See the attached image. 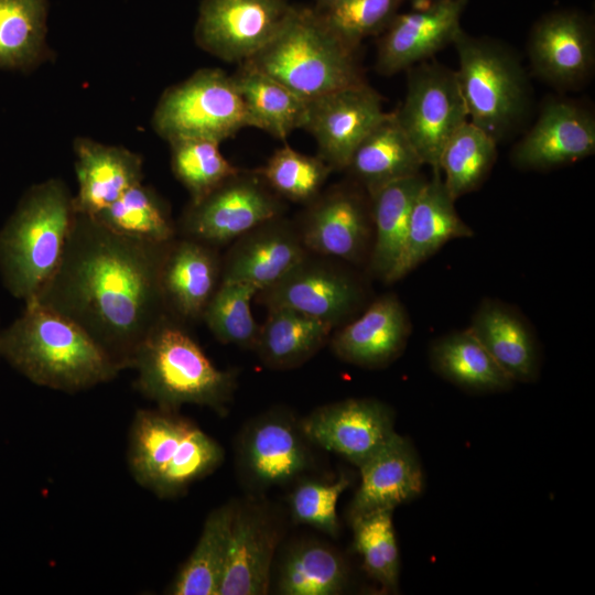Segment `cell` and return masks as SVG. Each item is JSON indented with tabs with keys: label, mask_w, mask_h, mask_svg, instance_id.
<instances>
[{
	"label": "cell",
	"mask_w": 595,
	"mask_h": 595,
	"mask_svg": "<svg viewBox=\"0 0 595 595\" xmlns=\"http://www.w3.org/2000/svg\"><path fill=\"white\" fill-rule=\"evenodd\" d=\"M284 207L259 174L240 171L198 202H190L177 234L218 248L282 216Z\"/></svg>",
	"instance_id": "30bf717a"
},
{
	"label": "cell",
	"mask_w": 595,
	"mask_h": 595,
	"mask_svg": "<svg viewBox=\"0 0 595 595\" xmlns=\"http://www.w3.org/2000/svg\"><path fill=\"white\" fill-rule=\"evenodd\" d=\"M453 45L468 120L498 143L513 133L531 110L527 73L517 54L500 41L461 29Z\"/></svg>",
	"instance_id": "52a82bcc"
},
{
	"label": "cell",
	"mask_w": 595,
	"mask_h": 595,
	"mask_svg": "<svg viewBox=\"0 0 595 595\" xmlns=\"http://www.w3.org/2000/svg\"><path fill=\"white\" fill-rule=\"evenodd\" d=\"M130 368L137 370V388L159 408L184 404L228 411L237 388L234 370L217 368L182 322L165 316L136 349Z\"/></svg>",
	"instance_id": "3957f363"
},
{
	"label": "cell",
	"mask_w": 595,
	"mask_h": 595,
	"mask_svg": "<svg viewBox=\"0 0 595 595\" xmlns=\"http://www.w3.org/2000/svg\"><path fill=\"white\" fill-rule=\"evenodd\" d=\"M430 361L435 372L467 391L501 392L515 383L468 328L435 339Z\"/></svg>",
	"instance_id": "1f68e13d"
},
{
	"label": "cell",
	"mask_w": 595,
	"mask_h": 595,
	"mask_svg": "<svg viewBox=\"0 0 595 595\" xmlns=\"http://www.w3.org/2000/svg\"><path fill=\"white\" fill-rule=\"evenodd\" d=\"M311 444L291 413L269 410L250 420L238 436V475L256 493L286 485L313 466Z\"/></svg>",
	"instance_id": "7c38bea8"
},
{
	"label": "cell",
	"mask_w": 595,
	"mask_h": 595,
	"mask_svg": "<svg viewBox=\"0 0 595 595\" xmlns=\"http://www.w3.org/2000/svg\"><path fill=\"white\" fill-rule=\"evenodd\" d=\"M333 326L285 307L268 310L253 350L270 368L290 369L314 356L328 340Z\"/></svg>",
	"instance_id": "4dcf8cb0"
},
{
	"label": "cell",
	"mask_w": 595,
	"mask_h": 595,
	"mask_svg": "<svg viewBox=\"0 0 595 595\" xmlns=\"http://www.w3.org/2000/svg\"><path fill=\"white\" fill-rule=\"evenodd\" d=\"M426 181L419 173L369 193L374 237L367 264L369 273L383 282L401 256L412 206Z\"/></svg>",
	"instance_id": "f1b7e54d"
},
{
	"label": "cell",
	"mask_w": 595,
	"mask_h": 595,
	"mask_svg": "<svg viewBox=\"0 0 595 595\" xmlns=\"http://www.w3.org/2000/svg\"><path fill=\"white\" fill-rule=\"evenodd\" d=\"M467 1L434 0L424 8L398 13L378 43L376 69L391 76L453 44Z\"/></svg>",
	"instance_id": "d6986e66"
},
{
	"label": "cell",
	"mask_w": 595,
	"mask_h": 595,
	"mask_svg": "<svg viewBox=\"0 0 595 595\" xmlns=\"http://www.w3.org/2000/svg\"><path fill=\"white\" fill-rule=\"evenodd\" d=\"M307 440L359 467L394 431V415L386 403L351 398L322 405L300 421Z\"/></svg>",
	"instance_id": "ac0fdd59"
},
{
	"label": "cell",
	"mask_w": 595,
	"mask_h": 595,
	"mask_svg": "<svg viewBox=\"0 0 595 595\" xmlns=\"http://www.w3.org/2000/svg\"><path fill=\"white\" fill-rule=\"evenodd\" d=\"M595 152V117L578 101L545 100L528 132L510 152L521 170L544 171L574 163Z\"/></svg>",
	"instance_id": "e0dca14e"
},
{
	"label": "cell",
	"mask_w": 595,
	"mask_h": 595,
	"mask_svg": "<svg viewBox=\"0 0 595 595\" xmlns=\"http://www.w3.org/2000/svg\"><path fill=\"white\" fill-rule=\"evenodd\" d=\"M335 261L309 252L256 298L268 310L291 309L333 327L342 325L364 305L367 295L361 279Z\"/></svg>",
	"instance_id": "8fae6325"
},
{
	"label": "cell",
	"mask_w": 595,
	"mask_h": 595,
	"mask_svg": "<svg viewBox=\"0 0 595 595\" xmlns=\"http://www.w3.org/2000/svg\"><path fill=\"white\" fill-rule=\"evenodd\" d=\"M317 1V8L316 9H325L329 4H332L335 0H316Z\"/></svg>",
	"instance_id": "ee69618b"
},
{
	"label": "cell",
	"mask_w": 595,
	"mask_h": 595,
	"mask_svg": "<svg viewBox=\"0 0 595 595\" xmlns=\"http://www.w3.org/2000/svg\"><path fill=\"white\" fill-rule=\"evenodd\" d=\"M292 8L288 0H203L195 41L209 54L241 64L273 40Z\"/></svg>",
	"instance_id": "5bb4252c"
},
{
	"label": "cell",
	"mask_w": 595,
	"mask_h": 595,
	"mask_svg": "<svg viewBox=\"0 0 595 595\" xmlns=\"http://www.w3.org/2000/svg\"><path fill=\"white\" fill-rule=\"evenodd\" d=\"M306 101L303 129L313 136L318 156L333 171L346 170L358 144L389 113L379 93L366 82Z\"/></svg>",
	"instance_id": "2e32d148"
},
{
	"label": "cell",
	"mask_w": 595,
	"mask_h": 595,
	"mask_svg": "<svg viewBox=\"0 0 595 595\" xmlns=\"http://www.w3.org/2000/svg\"><path fill=\"white\" fill-rule=\"evenodd\" d=\"M223 447L175 410H139L133 419L128 462L139 485L161 498L184 494L217 469Z\"/></svg>",
	"instance_id": "8992f818"
},
{
	"label": "cell",
	"mask_w": 595,
	"mask_h": 595,
	"mask_svg": "<svg viewBox=\"0 0 595 595\" xmlns=\"http://www.w3.org/2000/svg\"><path fill=\"white\" fill-rule=\"evenodd\" d=\"M354 548L367 573L385 591L399 584V551L392 523V510H377L350 520Z\"/></svg>",
	"instance_id": "60d3db41"
},
{
	"label": "cell",
	"mask_w": 595,
	"mask_h": 595,
	"mask_svg": "<svg viewBox=\"0 0 595 595\" xmlns=\"http://www.w3.org/2000/svg\"><path fill=\"white\" fill-rule=\"evenodd\" d=\"M93 218L115 232L139 240L166 244L178 236L167 203L143 182Z\"/></svg>",
	"instance_id": "d590c367"
},
{
	"label": "cell",
	"mask_w": 595,
	"mask_h": 595,
	"mask_svg": "<svg viewBox=\"0 0 595 595\" xmlns=\"http://www.w3.org/2000/svg\"><path fill=\"white\" fill-rule=\"evenodd\" d=\"M404 0H335L317 9L328 28L348 46L358 50L363 40L382 33Z\"/></svg>",
	"instance_id": "b9f144b4"
},
{
	"label": "cell",
	"mask_w": 595,
	"mask_h": 595,
	"mask_svg": "<svg viewBox=\"0 0 595 595\" xmlns=\"http://www.w3.org/2000/svg\"><path fill=\"white\" fill-rule=\"evenodd\" d=\"M77 213L60 178L30 187L0 230V273L12 295L37 296L55 272Z\"/></svg>",
	"instance_id": "277c9868"
},
{
	"label": "cell",
	"mask_w": 595,
	"mask_h": 595,
	"mask_svg": "<svg viewBox=\"0 0 595 595\" xmlns=\"http://www.w3.org/2000/svg\"><path fill=\"white\" fill-rule=\"evenodd\" d=\"M527 53L541 80L559 90L578 88L595 66L594 21L574 9L545 13L531 28Z\"/></svg>",
	"instance_id": "9a60e30c"
},
{
	"label": "cell",
	"mask_w": 595,
	"mask_h": 595,
	"mask_svg": "<svg viewBox=\"0 0 595 595\" xmlns=\"http://www.w3.org/2000/svg\"><path fill=\"white\" fill-rule=\"evenodd\" d=\"M349 484L350 479L345 474L331 483L305 479L298 484L290 496L293 521L336 537L339 531L336 506Z\"/></svg>",
	"instance_id": "7bdbcfd3"
},
{
	"label": "cell",
	"mask_w": 595,
	"mask_h": 595,
	"mask_svg": "<svg viewBox=\"0 0 595 595\" xmlns=\"http://www.w3.org/2000/svg\"><path fill=\"white\" fill-rule=\"evenodd\" d=\"M423 165L392 111L358 144L345 171L369 194L421 173Z\"/></svg>",
	"instance_id": "83f0119b"
},
{
	"label": "cell",
	"mask_w": 595,
	"mask_h": 595,
	"mask_svg": "<svg viewBox=\"0 0 595 595\" xmlns=\"http://www.w3.org/2000/svg\"><path fill=\"white\" fill-rule=\"evenodd\" d=\"M218 248L177 236L166 249L161 268V289L167 312L183 321L202 320L220 283Z\"/></svg>",
	"instance_id": "603a6c76"
},
{
	"label": "cell",
	"mask_w": 595,
	"mask_h": 595,
	"mask_svg": "<svg viewBox=\"0 0 595 595\" xmlns=\"http://www.w3.org/2000/svg\"><path fill=\"white\" fill-rule=\"evenodd\" d=\"M407 71L405 96L393 112L423 164L439 171L445 144L468 121L456 73L435 61Z\"/></svg>",
	"instance_id": "9c48e42d"
},
{
	"label": "cell",
	"mask_w": 595,
	"mask_h": 595,
	"mask_svg": "<svg viewBox=\"0 0 595 595\" xmlns=\"http://www.w3.org/2000/svg\"><path fill=\"white\" fill-rule=\"evenodd\" d=\"M0 356L32 382L64 392L108 382L122 370L84 329L35 299L0 331Z\"/></svg>",
	"instance_id": "7a4b0ae2"
},
{
	"label": "cell",
	"mask_w": 595,
	"mask_h": 595,
	"mask_svg": "<svg viewBox=\"0 0 595 595\" xmlns=\"http://www.w3.org/2000/svg\"><path fill=\"white\" fill-rule=\"evenodd\" d=\"M358 468L360 484L349 505V521L377 510H393L422 491L419 457L397 432Z\"/></svg>",
	"instance_id": "cb8c5ba5"
},
{
	"label": "cell",
	"mask_w": 595,
	"mask_h": 595,
	"mask_svg": "<svg viewBox=\"0 0 595 595\" xmlns=\"http://www.w3.org/2000/svg\"><path fill=\"white\" fill-rule=\"evenodd\" d=\"M307 253L296 225L280 216L232 241L221 257L220 281L246 282L261 291L284 277Z\"/></svg>",
	"instance_id": "44dd1931"
},
{
	"label": "cell",
	"mask_w": 595,
	"mask_h": 595,
	"mask_svg": "<svg viewBox=\"0 0 595 595\" xmlns=\"http://www.w3.org/2000/svg\"><path fill=\"white\" fill-rule=\"evenodd\" d=\"M412 324L400 299L386 293L357 318L338 329L331 339L334 354L342 360L366 368H379L393 361L405 348Z\"/></svg>",
	"instance_id": "7402d4cb"
},
{
	"label": "cell",
	"mask_w": 595,
	"mask_h": 595,
	"mask_svg": "<svg viewBox=\"0 0 595 595\" xmlns=\"http://www.w3.org/2000/svg\"><path fill=\"white\" fill-rule=\"evenodd\" d=\"M74 152L77 214L96 216L143 180L141 156L123 147L77 138Z\"/></svg>",
	"instance_id": "484cf974"
},
{
	"label": "cell",
	"mask_w": 595,
	"mask_h": 595,
	"mask_svg": "<svg viewBox=\"0 0 595 595\" xmlns=\"http://www.w3.org/2000/svg\"><path fill=\"white\" fill-rule=\"evenodd\" d=\"M355 48L317 9L293 6L271 42L247 61L304 100L365 83Z\"/></svg>",
	"instance_id": "5b68a950"
},
{
	"label": "cell",
	"mask_w": 595,
	"mask_h": 595,
	"mask_svg": "<svg viewBox=\"0 0 595 595\" xmlns=\"http://www.w3.org/2000/svg\"><path fill=\"white\" fill-rule=\"evenodd\" d=\"M218 142L187 139L170 143L174 176L187 190L191 203L198 202L240 170L220 152Z\"/></svg>",
	"instance_id": "ab89813d"
},
{
	"label": "cell",
	"mask_w": 595,
	"mask_h": 595,
	"mask_svg": "<svg viewBox=\"0 0 595 595\" xmlns=\"http://www.w3.org/2000/svg\"><path fill=\"white\" fill-rule=\"evenodd\" d=\"M348 578L347 563L336 549L306 540L285 552L277 587L282 595H336L346 588Z\"/></svg>",
	"instance_id": "d6a6232c"
},
{
	"label": "cell",
	"mask_w": 595,
	"mask_h": 595,
	"mask_svg": "<svg viewBox=\"0 0 595 595\" xmlns=\"http://www.w3.org/2000/svg\"><path fill=\"white\" fill-rule=\"evenodd\" d=\"M231 76L251 127L280 140H284L296 129H303L306 100L248 62L239 64L237 72Z\"/></svg>",
	"instance_id": "f546056e"
},
{
	"label": "cell",
	"mask_w": 595,
	"mask_h": 595,
	"mask_svg": "<svg viewBox=\"0 0 595 595\" xmlns=\"http://www.w3.org/2000/svg\"><path fill=\"white\" fill-rule=\"evenodd\" d=\"M468 331L513 382H532L538 378L540 351L536 335L513 306L484 299Z\"/></svg>",
	"instance_id": "4316f807"
},
{
	"label": "cell",
	"mask_w": 595,
	"mask_h": 595,
	"mask_svg": "<svg viewBox=\"0 0 595 595\" xmlns=\"http://www.w3.org/2000/svg\"><path fill=\"white\" fill-rule=\"evenodd\" d=\"M279 541V522L268 507L253 500L235 502L218 595L267 594Z\"/></svg>",
	"instance_id": "ffe728a7"
},
{
	"label": "cell",
	"mask_w": 595,
	"mask_h": 595,
	"mask_svg": "<svg viewBox=\"0 0 595 595\" xmlns=\"http://www.w3.org/2000/svg\"><path fill=\"white\" fill-rule=\"evenodd\" d=\"M497 158V141L466 121L450 138L439 161L443 182L456 201L477 190L490 173Z\"/></svg>",
	"instance_id": "8d00e7d4"
},
{
	"label": "cell",
	"mask_w": 595,
	"mask_h": 595,
	"mask_svg": "<svg viewBox=\"0 0 595 595\" xmlns=\"http://www.w3.org/2000/svg\"><path fill=\"white\" fill-rule=\"evenodd\" d=\"M170 242L127 237L77 214L35 300L84 329L121 369L130 368L140 343L170 315L160 282Z\"/></svg>",
	"instance_id": "6da1fadb"
},
{
	"label": "cell",
	"mask_w": 595,
	"mask_h": 595,
	"mask_svg": "<svg viewBox=\"0 0 595 595\" xmlns=\"http://www.w3.org/2000/svg\"><path fill=\"white\" fill-rule=\"evenodd\" d=\"M307 205L296 227L310 253L367 263L374 227L370 197L363 186L355 181L337 184Z\"/></svg>",
	"instance_id": "4fadbf2b"
},
{
	"label": "cell",
	"mask_w": 595,
	"mask_h": 595,
	"mask_svg": "<svg viewBox=\"0 0 595 595\" xmlns=\"http://www.w3.org/2000/svg\"><path fill=\"white\" fill-rule=\"evenodd\" d=\"M48 0H0V69H30L48 56Z\"/></svg>",
	"instance_id": "836d02e7"
},
{
	"label": "cell",
	"mask_w": 595,
	"mask_h": 595,
	"mask_svg": "<svg viewBox=\"0 0 595 595\" xmlns=\"http://www.w3.org/2000/svg\"><path fill=\"white\" fill-rule=\"evenodd\" d=\"M258 292L250 283L220 281L202 316L217 340L253 349L260 324L252 315L251 301Z\"/></svg>",
	"instance_id": "f35d334b"
},
{
	"label": "cell",
	"mask_w": 595,
	"mask_h": 595,
	"mask_svg": "<svg viewBox=\"0 0 595 595\" xmlns=\"http://www.w3.org/2000/svg\"><path fill=\"white\" fill-rule=\"evenodd\" d=\"M332 171L318 155H307L284 144L255 172L279 197L310 204L322 193Z\"/></svg>",
	"instance_id": "74e56055"
},
{
	"label": "cell",
	"mask_w": 595,
	"mask_h": 595,
	"mask_svg": "<svg viewBox=\"0 0 595 595\" xmlns=\"http://www.w3.org/2000/svg\"><path fill=\"white\" fill-rule=\"evenodd\" d=\"M234 510L235 502H227L208 515L194 551L173 582L171 594L218 595Z\"/></svg>",
	"instance_id": "e575fe53"
},
{
	"label": "cell",
	"mask_w": 595,
	"mask_h": 595,
	"mask_svg": "<svg viewBox=\"0 0 595 595\" xmlns=\"http://www.w3.org/2000/svg\"><path fill=\"white\" fill-rule=\"evenodd\" d=\"M428 180L412 206L401 256L386 283H393L432 257L447 241L474 236L461 218L440 171Z\"/></svg>",
	"instance_id": "d4e9b609"
},
{
	"label": "cell",
	"mask_w": 595,
	"mask_h": 595,
	"mask_svg": "<svg viewBox=\"0 0 595 595\" xmlns=\"http://www.w3.org/2000/svg\"><path fill=\"white\" fill-rule=\"evenodd\" d=\"M153 129L169 143L205 139L220 143L251 127L231 75L203 68L167 88L153 115Z\"/></svg>",
	"instance_id": "ba28073f"
}]
</instances>
